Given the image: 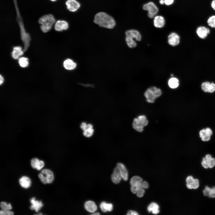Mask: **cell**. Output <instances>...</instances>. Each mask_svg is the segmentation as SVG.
<instances>
[{"instance_id":"f6af8a7d","label":"cell","mask_w":215,"mask_h":215,"mask_svg":"<svg viewBox=\"0 0 215 215\" xmlns=\"http://www.w3.org/2000/svg\"><path fill=\"white\" fill-rule=\"evenodd\" d=\"M206 132L207 134L209 136H211L212 134V131L211 129L209 128H207L205 129Z\"/></svg>"},{"instance_id":"f35d334b","label":"cell","mask_w":215,"mask_h":215,"mask_svg":"<svg viewBox=\"0 0 215 215\" xmlns=\"http://www.w3.org/2000/svg\"><path fill=\"white\" fill-rule=\"evenodd\" d=\"M148 183L146 181H143L141 185V187L144 189H147L148 188Z\"/></svg>"},{"instance_id":"277c9868","label":"cell","mask_w":215,"mask_h":215,"mask_svg":"<svg viewBox=\"0 0 215 215\" xmlns=\"http://www.w3.org/2000/svg\"><path fill=\"white\" fill-rule=\"evenodd\" d=\"M146 117L143 115H140L134 119L133 122V128L137 131L142 132L144 128L148 124Z\"/></svg>"},{"instance_id":"5b68a950","label":"cell","mask_w":215,"mask_h":215,"mask_svg":"<svg viewBox=\"0 0 215 215\" xmlns=\"http://www.w3.org/2000/svg\"><path fill=\"white\" fill-rule=\"evenodd\" d=\"M143 8L148 11V16L150 18L155 16L158 11V9L156 5L152 2H149L144 4Z\"/></svg>"},{"instance_id":"7bdbcfd3","label":"cell","mask_w":215,"mask_h":215,"mask_svg":"<svg viewBox=\"0 0 215 215\" xmlns=\"http://www.w3.org/2000/svg\"><path fill=\"white\" fill-rule=\"evenodd\" d=\"M165 4L166 5L172 4L174 2V0H164Z\"/></svg>"},{"instance_id":"9a60e30c","label":"cell","mask_w":215,"mask_h":215,"mask_svg":"<svg viewBox=\"0 0 215 215\" xmlns=\"http://www.w3.org/2000/svg\"><path fill=\"white\" fill-rule=\"evenodd\" d=\"M69 26L67 22L64 20H59L56 23L55 29L57 31H62L67 30Z\"/></svg>"},{"instance_id":"7a4b0ae2","label":"cell","mask_w":215,"mask_h":215,"mask_svg":"<svg viewBox=\"0 0 215 215\" xmlns=\"http://www.w3.org/2000/svg\"><path fill=\"white\" fill-rule=\"evenodd\" d=\"M39 23L41 24V28L44 33H46L51 29L55 22V19L51 14L43 16L39 19Z\"/></svg>"},{"instance_id":"7402d4cb","label":"cell","mask_w":215,"mask_h":215,"mask_svg":"<svg viewBox=\"0 0 215 215\" xmlns=\"http://www.w3.org/2000/svg\"><path fill=\"white\" fill-rule=\"evenodd\" d=\"M203 194L205 196L209 198L215 197V186L211 188L206 186L203 191Z\"/></svg>"},{"instance_id":"d590c367","label":"cell","mask_w":215,"mask_h":215,"mask_svg":"<svg viewBox=\"0 0 215 215\" xmlns=\"http://www.w3.org/2000/svg\"><path fill=\"white\" fill-rule=\"evenodd\" d=\"M44 164L43 161L39 160L36 166V168L37 170H41L44 166Z\"/></svg>"},{"instance_id":"30bf717a","label":"cell","mask_w":215,"mask_h":215,"mask_svg":"<svg viewBox=\"0 0 215 215\" xmlns=\"http://www.w3.org/2000/svg\"><path fill=\"white\" fill-rule=\"evenodd\" d=\"M111 178L112 182L115 184L119 183L122 179L119 170L117 166L114 169Z\"/></svg>"},{"instance_id":"f5cc1de1","label":"cell","mask_w":215,"mask_h":215,"mask_svg":"<svg viewBox=\"0 0 215 215\" xmlns=\"http://www.w3.org/2000/svg\"><path fill=\"white\" fill-rule=\"evenodd\" d=\"M51 0L52 1H56V0Z\"/></svg>"},{"instance_id":"83f0119b","label":"cell","mask_w":215,"mask_h":215,"mask_svg":"<svg viewBox=\"0 0 215 215\" xmlns=\"http://www.w3.org/2000/svg\"><path fill=\"white\" fill-rule=\"evenodd\" d=\"M125 41L128 46L130 48H133L136 47L137 44L134 39L127 36L125 37Z\"/></svg>"},{"instance_id":"ac0fdd59","label":"cell","mask_w":215,"mask_h":215,"mask_svg":"<svg viewBox=\"0 0 215 215\" xmlns=\"http://www.w3.org/2000/svg\"><path fill=\"white\" fill-rule=\"evenodd\" d=\"M30 202L32 204L30 208L32 210H35L37 212L43 206V204L41 201L36 200L34 197H33L30 199Z\"/></svg>"},{"instance_id":"9c48e42d","label":"cell","mask_w":215,"mask_h":215,"mask_svg":"<svg viewBox=\"0 0 215 215\" xmlns=\"http://www.w3.org/2000/svg\"><path fill=\"white\" fill-rule=\"evenodd\" d=\"M66 5L68 10L72 12L76 11L80 6V3L76 0H67Z\"/></svg>"},{"instance_id":"e0dca14e","label":"cell","mask_w":215,"mask_h":215,"mask_svg":"<svg viewBox=\"0 0 215 215\" xmlns=\"http://www.w3.org/2000/svg\"><path fill=\"white\" fill-rule=\"evenodd\" d=\"M85 209L88 212L93 213L97 210V207L95 203L92 201H88L85 204Z\"/></svg>"},{"instance_id":"8d00e7d4","label":"cell","mask_w":215,"mask_h":215,"mask_svg":"<svg viewBox=\"0 0 215 215\" xmlns=\"http://www.w3.org/2000/svg\"><path fill=\"white\" fill-rule=\"evenodd\" d=\"M38 176L41 181L44 184H46L47 183L45 178L43 174L42 173H40L39 174Z\"/></svg>"},{"instance_id":"603a6c76","label":"cell","mask_w":215,"mask_h":215,"mask_svg":"<svg viewBox=\"0 0 215 215\" xmlns=\"http://www.w3.org/2000/svg\"><path fill=\"white\" fill-rule=\"evenodd\" d=\"M159 206L156 203L152 202L148 206L147 210L149 212H151L153 214H156L159 212Z\"/></svg>"},{"instance_id":"8992f818","label":"cell","mask_w":215,"mask_h":215,"mask_svg":"<svg viewBox=\"0 0 215 215\" xmlns=\"http://www.w3.org/2000/svg\"><path fill=\"white\" fill-rule=\"evenodd\" d=\"M202 166L205 168H212L215 165V159L210 154L207 155L202 158Z\"/></svg>"},{"instance_id":"4fadbf2b","label":"cell","mask_w":215,"mask_h":215,"mask_svg":"<svg viewBox=\"0 0 215 215\" xmlns=\"http://www.w3.org/2000/svg\"><path fill=\"white\" fill-rule=\"evenodd\" d=\"M197 35L202 39H204L210 33V30L204 26H201L197 28L196 30Z\"/></svg>"},{"instance_id":"ee69618b","label":"cell","mask_w":215,"mask_h":215,"mask_svg":"<svg viewBox=\"0 0 215 215\" xmlns=\"http://www.w3.org/2000/svg\"><path fill=\"white\" fill-rule=\"evenodd\" d=\"M201 138L202 140L204 141H207L209 140L210 139V136H205L202 137Z\"/></svg>"},{"instance_id":"681fc988","label":"cell","mask_w":215,"mask_h":215,"mask_svg":"<svg viewBox=\"0 0 215 215\" xmlns=\"http://www.w3.org/2000/svg\"><path fill=\"white\" fill-rule=\"evenodd\" d=\"M159 3L161 4H165L164 0H159Z\"/></svg>"},{"instance_id":"ab89813d","label":"cell","mask_w":215,"mask_h":215,"mask_svg":"<svg viewBox=\"0 0 215 215\" xmlns=\"http://www.w3.org/2000/svg\"><path fill=\"white\" fill-rule=\"evenodd\" d=\"M139 187H140L134 186H131L130 188L131 191L133 194H136L137 190Z\"/></svg>"},{"instance_id":"6da1fadb","label":"cell","mask_w":215,"mask_h":215,"mask_svg":"<svg viewBox=\"0 0 215 215\" xmlns=\"http://www.w3.org/2000/svg\"><path fill=\"white\" fill-rule=\"evenodd\" d=\"M94 22L99 26L108 29L113 28L116 22L114 19L107 13L99 12L96 14L94 19Z\"/></svg>"},{"instance_id":"52a82bcc","label":"cell","mask_w":215,"mask_h":215,"mask_svg":"<svg viewBox=\"0 0 215 215\" xmlns=\"http://www.w3.org/2000/svg\"><path fill=\"white\" fill-rule=\"evenodd\" d=\"M186 185L189 189H196L199 186V182L198 179H194L191 176H188L186 180Z\"/></svg>"},{"instance_id":"3957f363","label":"cell","mask_w":215,"mask_h":215,"mask_svg":"<svg viewBox=\"0 0 215 215\" xmlns=\"http://www.w3.org/2000/svg\"><path fill=\"white\" fill-rule=\"evenodd\" d=\"M162 94V91L160 88L153 86L149 88L146 90L144 96L148 102L153 103Z\"/></svg>"},{"instance_id":"7c38bea8","label":"cell","mask_w":215,"mask_h":215,"mask_svg":"<svg viewBox=\"0 0 215 215\" xmlns=\"http://www.w3.org/2000/svg\"><path fill=\"white\" fill-rule=\"evenodd\" d=\"M126 36L134 39L137 41H140L142 37L139 32L136 30L131 29L127 30L125 32Z\"/></svg>"},{"instance_id":"4316f807","label":"cell","mask_w":215,"mask_h":215,"mask_svg":"<svg viewBox=\"0 0 215 215\" xmlns=\"http://www.w3.org/2000/svg\"><path fill=\"white\" fill-rule=\"evenodd\" d=\"M94 132L93 126L88 125L87 124V128L83 131V135L86 137L89 138L93 135Z\"/></svg>"},{"instance_id":"60d3db41","label":"cell","mask_w":215,"mask_h":215,"mask_svg":"<svg viewBox=\"0 0 215 215\" xmlns=\"http://www.w3.org/2000/svg\"><path fill=\"white\" fill-rule=\"evenodd\" d=\"M199 135L200 137L202 138V137L205 136H209L206 133L205 129H203L200 131L199 132Z\"/></svg>"},{"instance_id":"484cf974","label":"cell","mask_w":215,"mask_h":215,"mask_svg":"<svg viewBox=\"0 0 215 215\" xmlns=\"http://www.w3.org/2000/svg\"><path fill=\"white\" fill-rule=\"evenodd\" d=\"M168 84L170 88L175 89L177 88L179 85V80L177 78L172 77L169 79Z\"/></svg>"},{"instance_id":"f907efd6","label":"cell","mask_w":215,"mask_h":215,"mask_svg":"<svg viewBox=\"0 0 215 215\" xmlns=\"http://www.w3.org/2000/svg\"><path fill=\"white\" fill-rule=\"evenodd\" d=\"M100 214L99 212H96V213H93L92 215H100Z\"/></svg>"},{"instance_id":"f1b7e54d","label":"cell","mask_w":215,"mask_h":215,"mask_svg":"<svg viewBox=\"0 0 215 215\" xmlns=\"http://www.w3.org/2000/svg\"><path fill=\"white\" fill-rule=\"evenodd\" d=\"M19 63L21 67H26L28 65V59L24 57H21L19 59Z\"/></svg>"},{"instance_id":"8fae6325","label":"cell","mask_w":215,"mask_h":215,"mask_svg":"<svg viewBox=\"0 0 215 215\" xmlns=\"http://www.w3.org/2000/svg\"><path fill=\"white\" fill-rule=\"evenodd\" d=\"M64 68L68 70H72L75 69L77 66V64L72 59H67L63 63Z\"/></svg>"},{"instance_id":"ba28073f","label":"cell","mask_w":215,"mask_h":215,"mask_svg":"<svg viewBox=\"0 0 215 215\" xmlns=\"http://www.w3.org/2000/svg\"><path fill=\"white\" fill-rule=\"evenodd\" d=\"M180 39L179 36L177 34L174 32L171 33L168 36V43L171 46H176L179 44Z\"/></svg>"},{"instance_id":"2e32d148","label":"cell","mask_w":215,"mask_h":215,"mask_svg":"<svg viewBox=\"0 0 215 215\" xmlns=\"http://www.w3.org/2000/svg\"><path fill=\"white\" fill-rule=\"evenodd\" d=\"M165 24V20L163 16H157L154 17L153 24L155 27L158 28H162L164 26Z\"/></svg>"},{"instance_id":"bcb514c9","label":"cell","mask_w":215,"mask_h":215,"mask_svg":"<svg viewBox=\"0 0 215 215\" xmlns=\"http://www.w3.org/2000/svg\"><path fill=\"white\" fill-rule=\"evenodd\" d=\"M209 93H213L215 90V84L214 83H211V86Z\"/></svg>"},{"instance_id":"1f68e13d","label":"cell","mask_w":215,"mask_h":215,"mask_svg":"<svg viewBox=\"0 0 215 215\" xmlns=\"http://www.w3.org/2000/svg\"><path fill=\"white\" fill-rule=\"evenodd\" d=\"M208 25L212 28H215V16H212L208 19L207 20Z\"/></svg>"},{"instance_id":"4dcf8cb0","label":"cell","mask_w":215,"mask_h":215,"mask_svg":"<svg viewBox=\"0 0 215 215\" xmlns=\"http://www.w3.org/2000/svg\"><path fill=\"white\" fill-rule=\"evenodd\" d=\"M0 206L2 210H10L12 208L10 203L7 204L3 202H0Z\"/></svg>"},{"instance_id":"e575fe53","label":"cell","mask_w":215,"mask_h":215,"mask_svg":"<svg viewBox=\"0 0 215 215\" xmlns=\"http://www.w3.org/2000/svg\"><path fill=\"white\" fill-rule=\"evenodd\" d=\"M14 214V213L10 211V210H0V215H13Z\"/></svg>"},{"instance_id":"7dc6e473","label":"cell","mask_w":215,"mask_h":215,"mask_svg":"<svg viewBox=\"0 0 215 215\" xmlns=\"http://www.w3.org/2000/svg\"><path fill=\"white\" fill-rule=\"evenodd\" d=\"M211 6L212 8L215 10V0H213L211 3Z\"/></svg>"},{"instance_id":"b9f144b4","label":"cell","mask_w":215,"mask_h":215,"mask_svg":"<svg viewBox=\"0 0 215 215\" xmlns=\"http://www.w3.org/2000/svg\"><path fill=\"white\" fill-rule=\"evenodd\" d=\"M138 214H139L136 211L131 210L129 211L127 214V215H138Z\"/></svg>"},{"instance_id":"f546056e","label":"cell","mask_w":215,"mask_h":215,"mask_svg":"<svg viewBox=\"0 0 215 215\" xmlns=\"http://www.w3.org/2000/svg\"><path fill=\"white\" fill-rule=\"evenodd\" d=\"M211 83L208 82L203 83L201 85L202 90L205 92H210L211 88Z\"/></svg>"},{"instance_id":"44dd1931","label":"cell","mask_w":215,"mask_h":215,"mask_svg":"<svg viewBox=\"0 0 215 215\" xmlns=\"http://www.w3.org/2000/svg\"><path fill=\"white\" fill-rule=\"evenodd\" d=\"M19 183L22 187L27 188L30 186L31 181L28 177L24 176L22 177L19 179Z\"/></svg>"},{"instance_id":"5bb4252c","label":"cell","mask_w":215,"mask_h":215,"mask_svg":"<svg viewBox=\"0 0 215 215\" xmlns=\"http://www.w3.org/2000/svg\"><path fill=\"white\" fill-rule=\"evenodd\" d=\"M116 166L119 170L122 179L125 181H127L128 179V173L125 165L122 163H118Z\"/></svg>"},{"instance_id":"c3c4849f","label":"cell","mask_w":215,"mask_h":215,"mask_svg":"<svg viewBox=\"0 0 215 215\" xmlns=\"http://www.w3.org/2000/svg\"><path fill=\"white\" fill-rule=\"evenodd\" d=\"M4 82V78L1 75L0 76V84L1 85Z\"/></svg>"},{"instance_id":"cb8c5ba5","label":"cell","mask_w":215,"mask_h":215,"mask_svg":"<svg viewBox=\"0 0 215 215\" xmlns=\"http://www.w3.org/2000/svg\"><path fill=\"white\" fill-rule=\"evenodd\" d=\"M100 207L101 211L103 212L111 211L113 209V205L112 204L108 203L105 202H102L100 205Z\"/></svg>"},{"instance_id":"816d5d0a","label":"cell","mask_w":215,"mask_h":215,"mask_svg":"<svg viewBox=\"0 0 215 215\" xmlns=\"http://www.w3.org/2000/svg\"><path fill=\"white\" fill-rule=\"evenodd\" d=\"M36 214H37V215H42V213H39V214H36Z\"/></svg>"},{"instance_id":"ffe728a7","label":"cell","mask_w":215,"mask_h":215,"mask_svg":"<svg viewBox=\"0 0 215 215\" xmlns=\"http://www.w3.org/2000/svg\"><path fill=\"white\" fill-rule=\"evenodd\" d=\"M24 51L20 46H16L13 48L12 56L14 59H17L24 53Z\"/></svg>"},{"instance_id":"d6a6232c","label":"cell","mask_w":215,"mask_h":215,"mask_svg":"<svg viewBox=\"0 0 215 215\" xmlns=\"http://www.w3.org/2000/svg\"><path fill=\"white\" fill-rule=\"evenodd\" d=\"M145 192L144 189L141 187H139L137 190L136 194L138 197H142L144 196Z\"/></svg>"},{"instance_id":"836d02e7","label":"cell","mask_w":215,"mask_h":215,"mask_svg":"<svg viewBox=\"0 0 215 215\" xmlns=\"http://www.w3.org/2000/svg\"><path fill=\"white\" fill-rule=\"evenodd\" d=\"M39 160L37 158H33L31 161V165L32 167L36 168V166Z\"/></svg>"},{"instance_id":"d4e9b609","label":"cell","mask_w":215,"mask_h":215,"mask_svg":"<svg viewBox=\"0 0 215 215\" xmlns=\"http://www.w3.org/2000/svg\"><path fill=\"white\" fill-rule=\"evenodd\" d=\"M142 181V179L141 177L136 176H133L131 178L130 181V184L131 186L141 187V185Z\"/></svg>"},{"instance_id":"d6986e66","label":"cell","mask_w":215,"mask_h":215,"mask_svg":"<svg viewBox=\"0 0 215 215\" xmlns=\"http://www.w3.org/2000/svg\"><path fill=\"white\" fill-rule=\"evenodd\" d=\"M41 173L43 174L47 183H50L53 182L54 179V175L51 171L48 169H44L42 171Z\"/></svg>"},{"instance_id":"74e56055","label":"cell","mask_w":215,"mask_h":215,"mask_svg":"<svg viewBox=\"0 0 215 215\" xmlns=\"http://www.w3.org/2000/svg\"><path fill=\"white\" fill-rule=\"evenodd\" d=\"M80 127L81 129L84 131L87 128V124L85 122H82L80 124Z\"/></svg>"}]
</instances>
